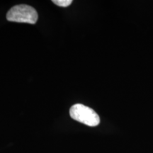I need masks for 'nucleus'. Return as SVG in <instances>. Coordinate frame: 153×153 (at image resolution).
<instances>
[{
	"label": "nucleus",
	"instance_id": "f257e3e1",
	"mask_svg": "<svg viewBox=\"0 0 153 153\" xmlns=\"http://www.w3.org/2000/svg\"><path fill=\"white\" fill-rule=\"evenodd\" d=\"M38 15L36 9L26 4L14 6L10 9L7 14V20L12 22L34 24L38 21Z\"/></svg>",
	"mask_w": 153,
	"mask_h": 153
},
{
	"label": "nucleus",
	"instance_id": "f03ea898",
	"mask_svg": "<svg viewBox=\"0 0 153 153\" xmlns=\"http://www.w3.org/2000/svg\"><path fill=\"white\" fill-rule=\"evenodd\" d=\"M70 115L72 119L91 127H95L100 123L99 115L92 108L81 104L73 105L70 109Z\"/></svg>",
	"mask_w": 153,
	"mask_h": 153
},
{
	"label": "nucleus",
	"instance_id": "7ed1b4c3",
	"mask_svg": "<svg viewBox=\"0 0 153 153\" xmlns=\"http://www.w3.org/2000/svg\"><path fill=\"white\" fill-rule=\"evenodd\" d=\"M53 2L59 7H68L72 3V0H53Z\"/></svg>",
	"mask_w": 153,
	"mask_h": 153
}]
</instances>
